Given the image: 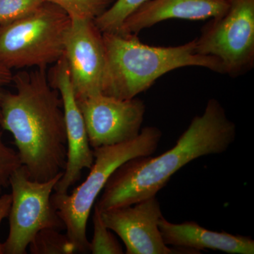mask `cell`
<instances>
[{
    "instance_id": "cell-8",
    "label": "cell",
    "mask_w": 254,
    "mask_h": 254,
    "mask_svg": "<svg viewBox=\"0 0 254 254\" xmlns=\"http://www.w3.org/2000/svg\"><path fill=\"white\" fill-rule=\"evenodd\" d=\"M92 148L126 143L138 137L144 120V102L98 93L77 100Z\"/></svg>"
},
{
    "instance_id": "cell-15",
    "label": "cell",
    "mask_w": 254,
    "mask_h": 254,
    "mask_svg": "<svg viewBox=\"0 0 254 254\" xmlns=\"http://www.w3.org/2000/svg\"><path fill=\"white\" fill-rule=\"evenodd\" d=\"M148 1L149 0H115L106 11L95 18V25L102 33L118 31L124 21Z\"/></svg>"
},
{
    "instance_id": "cell-9",
    "label": "cell",
    "mask_w": 254,
    "mask_h": 254,
    "mask_svg": "<svg viewBox=\"0 0 254 254\" xmlns=\"http://www.w3.org/2000/svg\"><path fill=\"white\" fill-rule=\"evenodd\" d=\"M48 76L50 85L59 91L63 101L67 150L64 170L54 190L57 194H66L79 180L83 170L91 168L95 157L64 55L55 63Z\"/></svg>"
},
{
    "instance_id": "cell-3",
    "label": "cell",
    "mask_w": 254,
    "mask_h": 254,
    "mask_svg": "<svg viewBox=\"0 0 254 254\" xmlns=\"http://www.w3.org/2000/svg\"><path fill=\"white\" fill-rule=\"evenodd\" d=\"M103 38L105 67L102 93L109 96L136 98L165 73L185 66L223 73L218 59L195 53V39L182 46L157 47L143 44L137 35L103 33Z\"/></svg>"
},
{
    "instance_id": "cell-12",
    "label": "cell",
    "mask_w": 254,
    "mask_h": 254,
    "mask_svg": "<svg viewBox=\"0 0 254 254\" xmlns=\"http://www.w3.org/2000/svg\"><path fill=\"white\" fill-rule=\"evenodd\" d=\"M228 0H149L124 21L118 31L137 35L145 28L169 19L205 20L223 14Z\"/></svg>"
},
{
    "instance_id": "cell-6",
    "label": "cell",
    "mask_w": 254,
    "mask_h": 254,
    "mask_svg": "<svg viewBox=\"0 0 254 254\" xmlns=\"http://www.w3.org/2000/svg\"><path fill=\"white\" fill-rule=\"evenodd\" d=\"M228 1L227 11L202 28L195 52L216 58L223 74L237 77L254 66V0Z\"/></svg>"
},
{
    "instance_id": "cell-1",
    "label": "cell",
    "mask_w": 254,
    "mask_h": 254,
    "mask_svg": "<svg viewBox=\"0 0 254 254\" xmlns=\"http://www.w3.org/2000/svg\"><path fill=\"white\" fill-rule=\"evenodd\" d=\"M15 93H2L0 125L14 137L28 177L46 182L63 173L66 162L64 114L59 91L46 68L13 75Z\"/></svg>"
},
{
    "instance_id": "cell-10",
    "label": "cell",
    "mask_w": 254,
    "mask_h": 254,
    "mask_svg": "<svg viewBox=\"0 0 254 254\" xmlns=\"http://www.w3.org/2000/svg\"><path fill=\"white\" fill-rule=\"evenodd\" d=\"M64 55L76 100L102 93L105 50L103 33L94 20H71Z\"/></svg>"
},
{
    "instance_id": "cell-4",
    "label": "cell",
    "mask_w": 254,
    "mask_h": 254,
    "mask_svg": "<svg viewBox=\"0 0 254 254\" xmlns=\"http://www.w3.org/2000/svg\"><path fill=\"white\" fill-rule=\"evenodd\" d=\"M162 136L158 127H147L132 141L94 148V163L86 180L71 193H53L52 203L64 224L66 235L76 253H90V242L87 238L88 218L112 174L129 159L153 155Z\"/></svg>"
},
{
    "instance_id": "cell-21",
    "label": "cell",
    "mask_w": 254,
    "mask_h": 254,
    "mask_svg": "<svg viewBox=\"0 0 254 254\" xmlns=\"http://www.w3.org/2000/svg\"><path fill=\"white\" fill-rule=\"evenodd\" d=\"M13 79V73L11 70L3 65L0 64V100L3 92L1 88L5 85L11 83ZM0 120H1V110H0Z\"/></svg>"
},
{
    "instance_id": "cell-19",
    "label": "cell",
    "mask_w": 254,
    "mask_h": 254,
    "mask_svg": "<svg viewBox=\"0 0 254 254\" xmlns=\"http://www.w3.org/2000/svg\"><path fill=\"white\" fill-rule=\"evenodd\" d=\"M21 166L17 151L5 144L0 132V195L9 186L11 175Z\"/></svg>"
},
{
    "instance_id": "cell-5",
    "label": "cell",
    "mask_w": 254,
    "mask_h": 254,
    "mask_svg": "<svg viewBox=\"0 0 254 254\" xmlns=\"http://www.w3.org/2000/svg\"><path fill=\"white\" fill-rule=\"evenodd\" d=\"M71 19L59 6L45 1L24 17L0 26V64L11 68H46L64 53Z\"/></svg>"
},
{
    "instance_id": "cell-2",
    "label": "cell",
    "mask_w": 254,
    "mask_h": 254,
    "mask_svg": "<svg viewBox=\"0 0 254 254\" xmlns=\"http://www.w3.org/2000/svg\"><path fill=\"white\" fill-rule=\"evenodd\" d=\"M236 136V125L227 118L220 102L211 98L203 113L193 118L173 148L158 156L129 159L119 166L95 205L102 212L156 196L180 169L195 159L221 154Z\"/></svg>"
},
{
    "instance_id": "cell-11",
    "label": "cell",
    "mask_w": 254,
    "mask_h": 254,
    "mask_svg": "<svg viewBox=\"0 0 254 254\" xmlns=\"http://www.w3.org/2000/svg\"><path fill=\"white\" fill-rule=\"evenodd\" d=\"M100 211V210H99ZM102 220L123 240L127 254H173L192 252L170 248L165 245L159 229L163 216L156 196L133 205L100 212Z\"/></svg>"
},
{
    "instance_id": "cell-13",
    "label": "cell",
    "mask_w": 254,
    "mask_h": 254,
    "mask_svg": "<svg viewBox=\"0 0 254 254\" xmlns=\"http://www.w3.org/2000/svg\"><path fill=\"white\" fill-rule=\"evenodd\" d=\"M159 229L165 245L192 252L204 250L220 251L230 254H254V240L250 236L215 232L200 226L196 222L173 223L164 216Z\"/></svg>"
},
{
    "instance_id": "cell-14",
    "label": "cell",
    "mask_w": 254,
    "mask_h": 254,
    "mask_svg": "<svg viewBox=\"0 0 254 254\" xmlns=\"http://www.w3.org/2000/svg\"><path fill=\"white\" fill-rule=\"evenodd\" d=\"M57 229H44L38 232L28 248L33 254H72L76 253L74 246L66 234Z\"/></svg>"
},
{
    "instance_id": "cell-18",
    "label": "cell",
    "mask_w": 254,
    "mask_h": 254,
    "mask_svg": "<svg viewBox=\"0 0 254 254\" xmlns=\"http://www.w3.org/2000/svg\"><path fill=\"white\" fill-rule=\"evenodd\" d=\"M46 0H0V26L31 14Z\"/></svg>"
},
{
    "instance_id": "cell-17",
    "label": "cell",
    "mask_w": 254,
    "mask_h": 254,
    "mask_svg": "<svg viewBox=\"0 0 254 254\" xmlns=\"http://www.w3.org/2000/svg\"><path fill=\"white\" fill-rule=\"evenodd\" d=\"M93 236L90 242V253L93 254H123V247L111 230L102 220L100 212L94 205L93 215Z\"/></svg>"
},
{
    "instance_id": "cell-16",
    "label": "cell",
    "mask_w": 254,
    "mask_h": 254,
    "mask_svg": "<svg viewBox=\"0 0 254 254\" xmlns=\"http://www.w3.org/2000/svg\"><path fill=\"white\" fill-rule=\"evenodd\" d=\"M115 0H46L63 9L71 20L91 19L99 16Z\"/></svg>"
},
{
    "instance_id": "cell-7",
    "label": "cell",
    "mask_w": 254,
    "mask_h": 254,
    "mask_svg": "<svg viewBox=\"0 0 254 254\" xmlns=\"http://www.w3.org/2000/svg\"><path fill=\"white\" fill-rule=\"evenodd\" d=\"M63 174L48 181H36L28 177L21 165L11 175L9 232L3 243L4 254H26L32 240L44 229L65 230L51 199L55 185Z\"/></svg>"
},
{
    "instance_id": "cell-20",
    "label": "cell",
    "mask_w": 254,
    "mask_h": 254,
    "mask_svg": "<svg viewBox=\"0 0 254 254\" xmlns=\"http://www.w3.org/2000/svg\"><path fill=\"white\" fill-rule=\"evenodd\" d=\"M11 203V195L3 194L0 195V226L4 219L9 215L10 207ZM0 254H4L3 243L0 242Z\"/></svg>"
}]
</instances>
